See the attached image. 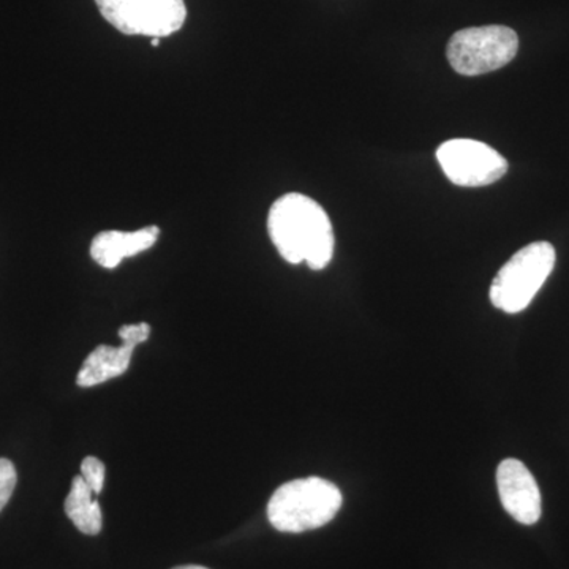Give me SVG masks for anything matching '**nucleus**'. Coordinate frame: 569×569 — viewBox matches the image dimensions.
<instances>
[{"label": "nucleus", "instance_id": "obj_8", "mask_svg": "<svg viewBox=\"0 0 569 569\" xmlns=\"http://www.w3.org/2000/svg\"><path fill=\"white\" fill-rule=\"evenodd\" d=\"M160 228L156 224L141 228L138 231H102L93 238L91 257L102 268L114 269L126 258L137 257L138 253L156 246Z\"/></svg>", "mask_w": 569, "mask_h": 569}, {"label": "nucleus", "instance_id": "obj_3", "mask_svg": "<svg viewBox=\"0 0 569 569\" xmlns=\"http://www.w3.org/2000/svg\"><path fill=\"white\" fill-rule=\"evenodd\" d=\"M550 242L538 241L512 254L490 284V302L505 313H519L533 301L556 266Z\"/></svg>", "mask_w": 569, "mask_h": 569}, {"label": "nucleus", "instance_id": "obj_1", "mask_svg": "<svg viewBox=\"0 0 569 569\" xmlns=\"http://www.w3.org/2000/svg\"><path fill=\"white\" fill-rule=\"evenodd\" d=\"M268 233L277 252L287 263L306 261L312 271H321L335 254V231L328 213L312 198L287 193L269 209Z\"/></svg>", "mask_w": 569, "mask_h": 569}, {"label": "nucleus", "instance_id": "obj_7", "mask_svg": "<svg viewBox=\"0 0 569 569\" xmlns=\"http://www.w3.org/2000/svg\"><path fill=\"white\" fill-rule=\"evenodd\" d=\"M497 488L505 511L523 526H533L541 518L542 501L537 479L526 463L505 459L497 468Z\"/></svg>", "mask_w": 569, "mask_h": 569}, {"label": "nucleus", "instance_id": "obj_9", "mask_svg": "<svg viewBox=\"0 0 569 569\" xmlns=\"http://www.w3.org/2000/svg\"><path fill=\"white\" fill-rule=\"evenodd\" d=\"M134 347L99 346L82 362L78 372L77 385L81 388H92L102 385L112 378L121 377L129 370Z\"/></svg>", "mask_w": 569, "mask_h": 569}, {"label": "nucleus", "instance_id": "obj_13", "mask_svg": "<svg viewBox=\"0 0 569 569\" xmlns=\"http://www.w3.org/2000/svg\"><path fill=\"white\" fill-rule=\"evenodd\" d=\"M151 336V326L148 323L126 325L119 329V337L126 346L138 347V343L146 342Z\"/></svg>", "mask_w": 569, "mask_h": 569}, {"label": "nucleus", "instance_id": "obj_12", "mask_svg": "<svg viewBox=\"0 0 569 569\" xmlns=\"http://www.w3.org/2000/svg\"><path fill=\"white\" fill-rule=\"evenodd\" d=\"M17 468L9 459L0 458V511L7 507L17 488Z\"/></svg>", "mask_w": 569, "mask_h": 569}, {"label": "nucleus", "instance_id": "obj_6", "mask_svg": "<svg viewBox=\"0 0 569 569\" xmlns=\"http://www.w3.org/2000/svg\"><path fill=\"white\" fill-rule=\"evenodd\" d=\"M437 160L447 178L459 187H485L500 181L508 160L496 149L475 140H451L438 148Z\"/></svg>", "mask_w": 569, "mask_h": 569}, {"label": "nucleus", "instance_id": "obj_10", "mask_svg": "<svg viewBox=\"0 0 569 569\" xmlns=\"http://www.w3.org/2000/svg\"><path fill=\"white\" fill-rule=\"evenodd\" d=\"M63 509L81 533L96 537L102 531V508H100L99 501L96 500V493L86 485L82 477H74L71 481L70 493L66 498Z\"/></svg>", "mask_w": 569, "mask_h": 569}, {"label": "nucleus", "instance_id": "obj_5", "mask_svg": "<svg viewBox=\"0 0 569 569\" xmlns=\"http://www.w3.org/2000/svg\"><path fill=\"white\" fill-rule=\"evenodd\" d=\"M100 14L126 36L163 39L181 31L187 20L183 0H96Z\"/></svg>", "mask_w": 569, "mask_h": 569}, {"label": "nucleus", "instance_id": "obj_11", "mask_svg": "<svg viewBox=\"0 0 569 569\" xmlns=\"http://www.w3.org/2000/svg\"><path fill=\"white\" fill-rule=\"evenodd\" d=\"M104 463L102 460L92 458V456H88L81 463V477L84 479L86 485L92 489V492L96 496L102 493L104 486Z\"/></svg>", "mask_w": 569, "mask_h": 569}, {"label": "nucleus", "instance_id": "obj_4", "mask_svg": "<svg viewBox=\"0 0 569 569\" xmlns=\"http://www.w3.org/2000/svg\"><path fill=\"white\" fill-rule=\"evenodd\" d=\"M519 51L518 33L507 26H481L456 32L449 40L447 58L463 77L496 71L508 66Z\"/></svg>", "mask_w": 569, "mask_h": 569}, {"label": "nucleus", "instance_id": "obj_2", "mask_svg": "<svg viewBox=\"0 0 569 569\" xmlns=\"http://www.w3.org/2000/svg\"><path fill=\"white\" fill-rule=\"evenodd\" d=\"M342 503V492L335 482L317 477L295 479L272 493L268 519L283 533H302L331 522Z\"/></svg>", "mask_w": 569, "mask_h": 569}, {"label": "nucleus", "instance_id": "obj_14", "mask_svg": "<svg viewBox=\"0 0 569 569\" xmlns=\"http://www.w3.org/2000/svg\"><path fill=\"white\" fill-rule=\"evenodd\" d=\"M173 569H208V568L198 567V565H186V567H178V568H173Z\"/></svg>", "mask_w": 569, "mask_h": 569}, {"label": "nucleus", "instance_id": "obj_15", "mask_svg": "<svg viewBox=\"0 0 569 569\" xmlns=\"http://www.w3.org/2000/svg\"><path fill=\"white\" fill-rule=\"evenodd\" d=\"M160 40H162V39H152L151 40L152 47H159Z\"/></svg>", "mask_w": 569, "mask_h": 569}]
</instances>
